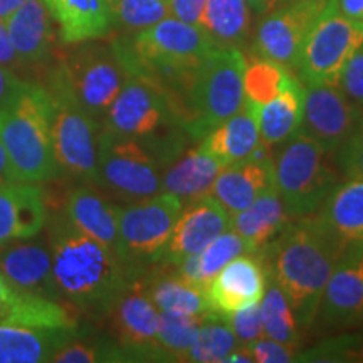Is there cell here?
Wrapping results in <instances>:
<instances>
[{"mask_svg": "<svg viewBox=\"0 0 363 363\" xmlns=\"http://www.w3.org/2000/svg\"><path fill=\"white\" fill-rule=\"evenodd\" d=\"M224 165L199 143L179 158H174L162 172V192L179 197L182 202H194L211 192L216 177Z\"/></svg>", "mask_w": 363, "mask_h": 363, "instance_id": "4316f807", "label": "cell"}, {"mask_svg": "<svg viewBox=\"0 0 363 363\" xmlns=\"http://www.w3.org/2000/svg\"><path fill=\"white\" fill-rule=\"evenodd\" d=\"M363 320V267L357 261H340L330 276L313 323L321 330L345 328Z\"/></svg>", "mask_w": 363, "mask_h": 363, "instance_id": "ffe728a7", "label": "cell"}, {"mask_svg": "<svg viewBox=\"0 0 363 363\" xmlns=\"http://www.w3.org/2000/svg\"><path fill=\"white\" fill-rule=\"evenodd\" d=\"M0 65L9 67V69H16V67L22 66L19 57H17L16 51H13V45L9 39L6 22L0 21Z\"/></svg>", "mask_w": 363, "mask_h": 363, "instance_id": "f6af8a7d", "label": "cell"}, {"mask_svg": "<svg viewBox=\"0 0 363 363\" xmlns=\"http://www.w3.org/2000/svg\"><path fill=\"white\" fill-rule=\"evenodd\" d=\"M246 61L240 49L214 48L195 69L185 99V128L192 136L202 140L208 131L235 115L246 104Z\"/></svg>", "mask_w": 363, "mask_h": 363, "instance_id": "5b68a950", "label": "cell"}, {"mask_svg": "<svg viewBox=\"0 0 363 363\" xmlns=\"http://www.w3.org/2000/svg\"><path fill=\"white\" fill-rule=\"evenodd\" d=\"M247 252H252L249 244L235 233L233 227H229L199 254L202 284L207 288V284L219 274L222 267L229 264L235 257Z\"/></svg>", "mask_w": 363, "mask_h": 363, "instance_id": "8d00e7d4", "label": "cell"}, {"mask_svg": "<svg viewBox=\"0 0 363 363\" xmlns=\"http://www.w3.org/2000/svg\"><path fill=\"white\" fill-rule=\"evenodd\" d=\"M12 182H17L16 174H13L11 160H9L6 148L0 143V185L12 184Z\"/></svg>", "mask_w": 363, "mask_h": 363, "instance_id": "c3c4849f", "label": "cell"}, {"mask_svg": "<svg viewBox=\"0 0 363 363\" xmlns=\"http://www.w3.org/2000/svg\"><path fill=\"white\" fill-rule=\"evenodd\" d=\"M120 208L91 187L81 185L67 194L62 214L81 233L116 252Z\"/></svg>", "mask_w": 363, "mask_h": 363, "instance_id": "484cf974", "label": "cell"}, {"mask_svg": "<svg viewBox=\"0 0 363 363\" xmlns=\"http://www.w3.org/2000/svg\"><path fill=\"white\" fill-rule=\"evenodd\" d=\"M251 12L256 13V16L264 17L266 13H269L272 9L279 4V0H246Z\"/></svg>", "mask_w": 363, "mask_h": 363, "instance_id": "681fc988", "label": "cell"}, {"mask_svg": "<svg viewBox=\"0 0 363 363\" xmlns=\"http://www.w3.org/2000/svg\"><path fill=\"white\" fill-rule=\"evenodd\" d=\"M230 227V216L211 195L189 202L182 208L162 261L174 266L184 257L201 254L208 244Z\"/></svg>", "mask_w": 363, "mask_h": 363, "instance_id": "2e32d148", "label": "cell"}, {"mask_svg": "<svg viewBox=\"0 0 363 363\" xmlns=\"http://www.w3.org/2000/svg\"><path fill=\"white\" fill-rule=\"evenodd\" d=\"M333 158L347 179L363 180V116L352 135L333 153Z\"/></svg>", "mask_w": 363, "mask_h": 363, "instance_id": "ab89813d", "label": "cell"}, {"mask_svg": "<svg viewBox=\"0 0 363 363\" xmlns=\"http://www.w3.org/2000/svg\"><path fill=\"white\" fill-rule=\"evenodd\" d=\"M328 0H289L276 6L257 26L252 52L296 69L299 52L318 13Z\"/></svg>", "mask_w": 363, "mask_h": 363, "instance_id": "7c38bea8", "label": "cell"}, {"mask_svg": "<svg viewBox=\"0 0 363 363\" xmlns=\"http://www.w3.org/2000/svg\"><path fill=\"white\" fill-rule=\"evenodd\" d=\"M65 44L101 39L113 29L115 0H44Z\"/></svg>", "mask_w": 363, "mask_h": 363, "instance_id": "603a6c76", "label": "cell"}, {"mask_svg": "<svg viewBox=\"0 0 363 363\" xmlns=\"http://www.w3.org/2000/svg\"><path fill=\"white\" fill-rule=\"evenodd\" d=\"M363 45V22L343 16L328 0L303 43L296 69L308 86H338L347 61Z\"/></svg>", "mask_w": 363, "mask_h": 363, "instance_id": "9c48e42d", "label": "cell"}, {"mask_svg": "<svg viewBox=\"0 0 363 363\" xmlns=\"http://www.w3.org/2000/svg\"><path fill=\"white\" fill-rule=\"evenodd\" d=\"M238 338L224 316L211 313L190 345L185 362L222 363L238 348Z\"/></svg>", "mask_w": 363, "mask_h": 363, "instance_id": "d6a6232c", "label": "cell"}, {"mask_svg": "<svg viewBox=\"0 0 363 363\" xmlns=\"http://www.w3.org/2000/svg\"><path fill=\"white\" fill-rule=\"evenodd\" d=\"M54 363H99L130 362L128 355L116 343H88L72 340L52 357Z\"/></svg>", "mask_w": 363, "mask_h": 363, "instance_id": "f35d334b", "label": "cell"}, {"mask_svg": "<svg viewBox=\"0 0 363 363\" xmlns=\"http://www.w3.org/2000/svg\"><path fill=\"white\" fill-rule=\"evenodd\" d=\"M267 289V271L262 259L239 256L224 266L206 288L208 308L219 316L261 303Z\"/></svg>", "mask_w": 363, "mask_h": 363, "instance_id": "9a60e30c", "label": "cell"}, {"mask_svg": "<svg viewBox=\"0 0 363 363\" xmlns=\"http://www.w3.org/2000/svg\"><path fill=\"white\" fill-rule=\"evenodd\" d=\"M48 207L39 184L12 182L0 185V246L29 240L48 224Z\"/></svg>", "mask_w": 363, "mask_h": 363, "instance_id": "d6986e66", "label": "cell"}, {"mask_svg": "<svg viewBox=\"0 0 363 363\" xmlns=\"http://www.w3.org/2000/svg\"><path fill=\"white\" fill-rule=\"evenodd\" d=\"M116 345L133 360H167L158 345L160 311L148 298L138 278L131 281L108 313Z\"/></svg>", "mask_w": 363, "mask_h": 363, "instance_id": "4fadbf2b", "label": "cell"}, {"mask_svg": "<svg viewBox=\"0 0 363 363\" xmlns=\"http://www.w3.org/2000/svg\"><path fill=\"white\" fill-rule=\"evenodd\" d=\"M272 187V158L262 147L256 155L225 165L211 187L214 201L233 217L247 208L262 192Z\"/></svg>", "mask_w": 363, "mask_h": 363, "instance_id": "e0dca14e", "label": "cell"}, {"mask_svg": "<svg viewBox=\"0 0 363 363\" xmlns=\"http://www.w3.org/2000/svg\"><path fill=\"white\" fill-rule=\"evenodd\" d=\"M52 71L99 123L128 78L115 45L98 44L96 39L81 43Z\"/></svg>", "mask_w": 363, "mask_h": 363, "instance_id": "ba28073f", "label": "cell"}, {"mask_svg": "<svg viewBox=\"0 0 363 363\" xmlns=\"http://www.w3.org/2000/svg\"><path fill=\"white\" fill-rule=\"evenodd\" d=\"M48 247L61 298L81 311L106 316L133 281L118 254L88 238L65 214L48 219Z\"/></svg>", "mask_w": 363, "mask_h": 363, "instance_id": "7a4b0ae2", "label": "cell"}, {"mask_svg": "<svg viewBox=\"0 0 363 363\" xmlns=\"http://www.w3.org/2000/svg\"><path fill=\"white\" fill-rule=\"evenodd\" d=\"M24 79H21L12 69L0 65V106L21 88Z\"/></svg>", "mask_w": 363, "mask_h": 363, "instance_id": "bcb514c9", "label": "cell"}, {"mask_svg": "<svg viewBox=\"0 0 363 363\" xmlns=\"http://www.w3.org/2000/svg\"><path fill=\"white\" fill-rule=\"evenodd\" d=\"M94 184L136 202L162 192L160 163L142 140L101 130Z\"/></svg>", "mask_w": 363, "mask_h": 363, "instance_id": "30bf717a", "label": "cell"}, {"mask_svg": "<svg viewBox=\"0 0 363 363\" xmlns=\"http://www.w3.org/2000/svg\"><path fill=\"white\" fill-rule=\"evenodd\" d=\"M261 318L267 338L298 347L299 323L286 294L272 281L261 299Z\"/></svg>", "mask_w": 363, "mask_h": 363, "instance_id": "e575fe53", "label": "cell"}, {"mask_svg": "<svg viewBox=\"0 0 363 363\" xmlns=\"http://www.w3.org/2000/svg\"><path fill=\"white\" fill-rule=\"evenodd\" d=\"M143 289L158 311L182 313L192 316H208V308L206 289L195 286L177 272H163L160 276H153L147 281H142Z\"/></svg>", "mask_w": 363, "mask_h": 363, "instance_id": "1f68e13d", "label": "cell"}, {"mask_svg": "<svg viewBox=\"0 0 363 363\" xmlns=\"http://www.w3.org/2000/svg\"><path fill=\"white\" fill-rule=\"evenodd\" d=\"M257 113L259 104L246 101L235 115L203 136L202 147L224 167L256 155L262 148Z\"/></svg>", "mask_w": 363, "mask_h": 363, "instance_id": "7402d4cb", "label": "cell"}, {"mask_svg": "<svg viewBox=\"0 0 363 363\" xmlns=\"http://www.w3.org/2000/svg\"><path fill=\"white\" fill-rule=\"evenodd\" d=\"M184 206L175 195L160 192L120 208L116 254L131 278L162 261Z\"/></svg>", "mask_w": 363, "mask_h": 363, "instance_id": "8992f818", "label": "cell"}, {"mask_svg": "<svg viewBox=\"0 0 363 363\" xmlns=\"http://www.w3.org/2000/svg\"><path fill=\"white\" fill-rule=\"evenodd\" d=\"M207 316L182 315V313L160 311L158 320V345L167 360L185 362L195 335Z\"/></svg>", "mask_w": 363, "mask_h": 363, "instance_id": "d590c367", "label": "cell"}, {"mask_svg": "<svg viewBox=\"0 0 363 363\" xmlns=\"http://www.w3.org/2000/svg\"><path fill=\"white\" fill-rule=\"evenodd\" d=\"M0 274L21 291L61 301L52 276L49 247L39 242L4 244L0 246Z\"/></svg>", "mask_w": 363, "mask_h": 363, "instance_id": "ac0fdd59", "label": "cell"}, {"mask_svg": "<svg viewBox=\"0 0 363 363\" xmlns=\"http://www.w3.org/2000/svg\"><path fill=\"white\" fill-rule=\"evenodd\" d=\"M284 202L274 187L267 189L251 206L230 217V227L257 252L276 239L291 222Z\"/></svg>", "mask_w": 363, "mask_h": 363, "instance_id": "83f0119b", "label": "cell"}, {"mask_svg": "<svg viewBox=\"0 0 363 363\" xmlns=\"http://www.w3.org/2000/svg\"><path fill=\"white\" fill-rule=\"evenodd\" d=\"M76 328H38V326H0V363H44L65 345L78 338Z\"/></svg>", "mask_w": 363, "mask_h": 363, "instance_id": "cb8c5ba5", "label": "cell"}, {"mask_svg": "<svg viewBox=\"0 0 363 363\" xmlns=\"http://www.w3.org/2000/svg\"><path fill=\"white\" fill-rule=\"evenodd\" d=\"M363 110L348 99L338 86L313 84L305 88L301 131L335 153L357 128Z\"/></svg>", "mask_w": 363, "mask_h": 363, "instance_id": "5bb4252c", "label": "cell"}, {"mask_svg": "<svg viewBox=\"0 0 363 363\" xmlns=\"http://www.w3.org/2000/svg\"><path fill=\"white\" fill-rule=\"evenodd\" d=\"M167 2H169L172 17L201 27L207 0H167Z\"/></svg>", "mask_w": 363, "mask_h": 363, "instance_id": "ee69618b", "label": "cell"}, {"mask_svg": "<svg viewBox=\"0 0 363 363\" xmlns=\"http://www.w3.org/2000/svg\"><path fill=\"white\" fill-rule=\"evenodd\" d=\"M21 325L38 328H76V320L61 301L17 289L0 274V326Z\"/></svg>", "mask_w": 363, "mask_h": 363, "instance_id": "d4e9b609", "label": "cell"}, {"mask_svg": "<svg viewBox=\"0 0 363 363\" xmlns=\"http://www.w3.org/2000/svg\"><path fill=\"white\" fill-rule=\"evenodd\" d=\"M201 29L214 48L240 49L251 34V9L246 0H207Z\"/></svg>", "mask_w": 363, "mask_h": 363, "instance_id": "4dcf8cb0", "label": "cell"}, {"mask_svg": "<svg viewBox=\"0 0 363 363\" xmlns=\"http://www.w3.org/2000/svg\"><path fill=\"white\" fill-rule=\"evenodd\" d=\"M224 318L227 320V323H229L230 330L234 331L238 342L244 343L246 347L249 343L256 342V340L264 337L259 303L230 313L229 316H224Z\"/></svg>", "mask_w": 363, "mask_h": 363, "instance_id": "60d3db41", "label": "cell"}, {"mask_svg": "<svg viewBox=\"0 0 363 363\" xmlns=\"http://www.w3.org/2000/svg\"><path fill=\"white\" fill-rule=\"evenodd\" d=\"M352 244H355V246L360 247V249H357V251H363V238L360 240H357V242H352Z\"/></svg>", "mask_w": 363, "mask_h": 363, "instance_id": "db71d44e", "label": "cell"}, {"mask_svg": "<svg viewBox=\"0 0 363 363\" xmlns=\"http://www.w3.org/2000/svg\"><path fill=\"white\" fill-rule=\"evenodd\" d=\"M44 86L51 101V133L59 172L94 182L101 123L76 101L54 71Z\"/></svg>", "mask_w": 363, "mask_h": 363, "instance_id": "52a82bcc", "label": "cell"}, {"mask_svg": "<svg viewBox=\"0 0 363 363\" xmlns=\"http://www.w3.org/2000/svg\"><path fill=\"white\" fill-rule=\"evenodd\" d=\"M26 0H0V21L6 22Z\"/></svg>", "mask_w": 363, "mask_h": 363, "instance_id": "f907efd6", "label": "cell"}, {"mask_svg": "<svg viewBox=\"0 0 363 363\" xmlns=\"http://www.w3.org/2000/svg\"><path fill=\"white\" fill-rule=\"evenodd\" d=\"M303 99H305V86L299 83L296 76H291L278 96L259 106L257 118H259L261 143L269 153L272 148L283 147L301 130Z\"/></svg>", "mask_w": 363, "mask_h": 363, "instance_id": "f1b7e54d", "label": "cell"}, {"mask_svg": "<svg viewBox=\"0 0 363 363\" xmlns=\"http://www.w3.org/2000/svg\"><path fill=\"white\" fill-rule=\"evenodd\" d=\"M229 363L233 362H246V363H251L252 360V355L251 352H249V348H235V350L230 353L229 357H227V360Z\"/></svg>", "mask_w": 363, "mask_h": 363, "instance_id": "816d5d0a", "label": "cell"}, {"mask_svg": "<svg viewBox=\"0 0 363 363\" xmlns=\"http://www.w3.org/2000/svg\"><path fill=\"white\" fill-rule=\"evenodd\" d=\"M335 238L350 246L363 238V180L347 179L313 214Z\"/></svg>", "mask_w": 363, "mask_h": 363, "instance_id": "f546056e", "label": "cell"}, {"mask_svg": "<svg viewBox=\"0 0 363 363\" xmlns=\"http://www.w3.org/2000/svg\"><path fill=\"white\" fill-rule=\"evenodd\" d=\"M182 123L165 91L142 76L128 74L123 88L108 108L101 130L150 142L172 125Z\"/></svg>", "mask_w": 363, "mask_h": 363, "instance_id": "8fae6325", "label": "cell"}, {"mask_svg": "<svg viewBox=\"0 0 363 363\" xmlns=\"http://www.w3.org/2000/svg\"><path fill=\"white\" fill-rule=\"evenodd\" d=\"M340 89L363 110V45L348 59L338 79Z\"/></svg>", "mask_w": 363, "mask_h": 363, "instance_id": "7bdbcfd3", "label": "cell"}, {"mask_svg": "<svg viewBox=\"0 0 363 363\" xmlns=\"http://www.w3.org/2000/svg\"><path fill=\"white\" fill-rule=\"evenodd\" d=\"M338 9L348 19L363 22V0H337Z\"/></svg>", "mask_w": 363, "mask_h": 363, "instance_id": "7dc6e473", "label": "cell"}, {"mask_svg": "<svg viewBox=\"0 0 363 363\" xmlns=\"http://www.w3.org/2000/svg\"><path fill=\"white\" fill-rule=\"evenodd\" d=\"M0 143L17 182L40 184L59 174L51 133V101L44 84L24 79L0 106Z\"/></svg>", "mask_w": 363, "mask_h": 363, "instance_id": "3957f363", "label": "cell"}, {"mask_svg": "<svg viewBox=\"0 0 363 363\" xmlns=\"http://www.w3.org/2000/svg\"><path fill=\"white\" fill-rule=\"evenodd\" d=\"M347 247L315 216H308L289 222L278 238L259 249L267 278L286 294L299 326L313 323L325 286Z\"/></svg>", "mask_w": 363, "mask_h": 363, "instance_id": "6da1fadb", "label": "cell"}, {"mask_svg": "<svg viewBox=\"0 0 363 363\" xmlns=\"http://www.w3.org/2000/svg\"><path fill=\"white\" fill-rule=\"evenodd\" d=\"M44 0H26L6 21L9 39L22 66L43 65L54 48V22Z\"/></svg>", "mask_w": 363, "mask_h": 363, "instance_id": "44dd1931", "label": "cell"}, {"mask_svg": "<svg viewBox=\"0 0 363 363\" xmlns=\"http://www.w3.org/2000/svg\"><path fill=\"white\" fill-rule=\"evenodd\" d=\"M252 360L257 363H289L299 360L296 345L283 343L272 338H259L247 345Z\"/></svg>", "mask_w": 363, "mask_h": 363, "instance_id": "b9f144b4", "label": "cell"}, {"mask_svg": "<svg viewBox=\"0 0 363 363\" xmlns=\"http://www.w3.org/2000/svg\"><path fill=\"white\" fill-rule=\"evenodd\" d=\"M291 72L279 62L266 57H252L244 69V94L256 104H266L274 99L288 84Z\"/></svg>", "mask_w": 363, "mask_h": 363, "instance_id": "836d02e7", "label": "cell"}, {"mask_svg": "<svg viewBox=\"0 0 363 363\" xmlns=\"http://www.w3.org/2000/svg\"><path fill=\"white\" fill-rule=\"evenodd\" d=\"M333 153L299 130L272 158V187L291 219L313 216L338 185Z\"/></svg>", "mask_w": 363, "mask_h": 363, "instance_id": "277c9868", "label": "cell"}, {"mask_svg": "<svg viewBox=\"0 0 363 363\" xmlns=\"http://www.w3.org/2000/svg\"><path fill=\"white\" fill-rule=\"evenodd\" d=\"M355 251H357V249H355ZM357 252H360V254H358V257H357V259H353V261H357L358 264H360V266L363 267V251H357Z\"/></svg>", "mask_w": 363, "mask_h": 363, "instance_id": "f5cc1de1", "label": "cell"}, {"mask_svg": "<svg viewBox=\"0 0 363 363\" xmlns=\"http://www.w3.org/2000/svg\"><path fill=\"white\" fill-rule=\"evenodd\" d=\"M169 16L167 0H115L113 27L120 26L121 29L136 34Z\"/></svg>", "mask_w": 363, "mask_h": 363, "instance_id": "74e56055", "label": "cell"}]
</instances>
